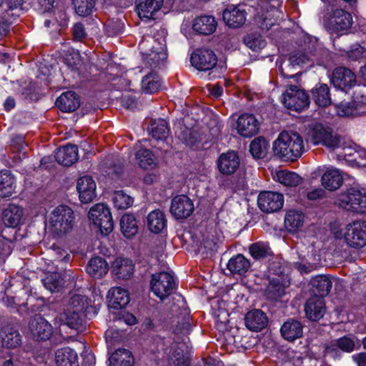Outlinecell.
Here are the masks:
<instances>
[{"label": "cell", "mask_w": 366, "mask_h": 366, "mask_svg": "<svg viewBox=\"0 0 366 366\" xmlns=\"http://www.w3.org/2000/svg\"><path fill=\"white\" fill-rule=\"evenodd\" d=\"M29 326L34 337L38 341L43 342L52 336L53 328L42 316L36 315L33 317L30 321Z\"/></svg>", "instance_id": "cell-10"}, {"label": "cell", "mask_w": 366, "mask_h": 366, "mask_svg": "<svg viewBox=\"0 0 366 366\" xmlns=\"http://www.w3.org/2000/svg\"><path fill=\"white\" fill-rule=\"evenodd\" d=\"M269 323L265 312L260 310H253L246 318V326L251 331L260 332L266 328Z\"/></svg>", "instance_id": "cell-17"}, {"label": "cell", "mask_w": 366, "mask_h": 366, "mask_svg": "<svg viewBox=\"0 0 366 366\" xmlns=\"http://www.w3.org/2000/svg\"><path fill=\"white\" fill-rule=\"evenodd\" d=\"M258 203L262 211L274 212L283 208L284 198L281 194L277 192H262L259 196Z\"/></svg>", "instance_id": "cell-9"}, {"label": "cell", "mask_w": 366, "mask_h": 366, "mask_svg": "<svg viewBox=\"0 0 366 366\" xmlns=\"http://www.w3.org/2000/svg\"><path fill=\"white\" fill-rule=\"evenodd\" d=\"M73 5L78 15L87 16L94 8L95 0H73Z\"/></svg>", "instance_id": "cell-47"}, {"label": "cell", "mask_w": 366, "mask_h": 366, "mask_svg": "<svg viewBox=\"0 0 366 366\" xmlns=\"http://www.w3.org/2000/svg\"><path fill=\"white\" fill-rule=\"evenodd\" d=\"M148 132L155 139L164 140L168 136L169 128L165 120L162 119H155L150 123Z\"/></svg>", "instance_id": "cell-29"}, {"label": "cell", "mask_w": 366, "mask_h": 366, "mask_svg": "<svg viewBox=\"0 0 366 366\" xmlns=\"http://www.w3.org/2000/svg\"><path fill=\"white\" fill-rule=\"evenodd\" d=\"M137 163L143 169H153L155 167V157L151 152L141 150L137 153Z\"/></svg>", "instance_id": "cell-45"}, {"label": "cell", "mask_w": 366, "mask_h": 366, "mask_svg": "<svg viewBox=\"0 0 366 366\" xmlns=\"http://www.w3.org/2000/svg\"><path fill=\"white\" fill-rule=\"evenodd\" d=\"M345 1H346V2H352V1H354V0H345Z\"/></svg>", "instance_id": "cell-57"}, {"label": "cell", "mask_w": 366, "mask_h": 366, "mask_svg": "<svg viewBox=\"0 0 366 366\" xmlns=\"http://www.w3.org/2000/svg\"><path fill=\"white\" fill-rule=\"evenodd\" d=\"M1 341L3 347L15 348L21 344L22 338L17 330L12 328H5L2 330Z\"/></svg>", "instance_id": "cell-28"}, {"label": "cell", "mask_w": 366, "mask_h": 366, "mask_svg": "<svg viewBox=\"0 0 366 366\" xmlns=\"http://www.w3.org/2000/svg\"><path fill=\"white\" fill-rule=\"evenodd\" d=\"M223 19L227 26L232 28H238L243 26L246 19V13L237 8H229L223 13Z\"/></svg>", "instance_id": "cell-22"}, {"label": "cell", "mask_w": 366, "mask_h": 366, "mask_svg": "<svg viewBox=\"0 0 366 366\" xmlns=\"http://www.w3.org/2000/svg\"><path fill=\"white\" fill-rule=\"evenodd\" d=\"M123 319H124L125 322H126L127 324L130 325V326L136 324L137 322L135 316H134L133 314L129 313V312H127V313L124 314Z\"/></svg>", "instance_id": "cell-51"}, {"label": "cell", "mask_w": 366, "mask_h": 366, "mask_svg": "<svg viewBox=\"0 0 366 366\" xmlns=\"http://www.w3.org/2000/svg\"><path fill=\"white\" fill-rule=\"evenodd\" d=\"M217 22L211 16L199 17L194 21L193 29L196 32L204 35H210L215 31Z\"/></svg>", "instance_id": "cell-30"}, {"label": "cell", "mask_w": 366, "mask_h": 366, "mask_svg": "<svg viewBox=\"0 0 366 366\" xmlns=\"http://www.w3.org/2000/svg\"><path fill=\"white\" fill-rule=\"evenodd\" d=\"M343 178L336 171H328L322 178V185L327 190H337L342 185Z\"/></svg>", "instance_id": "cell-35"}, {"label": "cell", "mask_w": 366, "mask_h": 366, "mask_svg": "<svg viewBox=\"0 0 366 366\" xmlns=\"http://www.w3.org/2000/svg\"><path fill=\"white\" fill-rule=\"evenodd\" d=\"M363 346H364V347H365V348H366V338H365V339H364V340H363Z\"/></svg>", "instance_id": "cell-56"}, {"label": "cell", "mask_w": 366, "mask_h": 366, "mask_svg": "<svg viewBox=\"0 0 366 366\" xmlns=\"http://www.w3.org/2000/svg\"><path fill=\"white\" fill-rule=\"evenodd\" d=\"M112 272L120 280L130 279L134 273L133 262L129 259L119 258L112 265Z\"/></svg>", "instance_id": "cell-21"}, {"label": "cell", "mask_w": 366, "mask_h": 366, "mask_svg": "<svg viewBox=\"0 0 366 366\" xmlns=\"http://www.w3.org/2000/svg\"><path fill=\"white\" fill-rule=\"evenodd\" d=\"M44 287L52 292H60L63 288V279L58 273H51L42 280Z\"/></svg>", "instance_id": "cell-40"}, {"label": "cell", "mask_w": 366, "mask_h": 366, "mask_svg": "<svg viewBox=\"0 0 366 366\" xmlns=\"http://www.w3.org/2000/svg\"><path fill=\"white\" fill-rule=\"evenodd\" d=\"M250 252L253 258L255 259H260L264 258L267 253V248L265 245L262 243L253 244L250 248Z\"/></svg>", "instance_id": "cell-49"}, {"label": "cell", "mask_w": 366, "mask_h": 366, "mask_svg": "<svg viewBox=\"0 0 366 366\" xmlns=\"http://www.w3.org/2000/svg\"><path fill=\"white\" fill-rule=\"evenodd\" d=\"M337 346L342 351L347 352V353H351L353 351L355 347L354 343L351 339L348 338V337L340 338V340L337 341Z\"/></svg>", "instance_id": "cell-50"}, {"label": "cell", "mask_w": 366, "mask_h": 366, "mask_svg": "<svg viewBox=\"0 0 366 366\" xmlns=\"http://www.w3.org/2000/svg\"><path fill=\"white\" fill-rule=\"evenodd\" d=\"M355 361L358 362V365H366V354L365 353H361L358 354L355 357Z\"/></svg>", "instance_id": "cell-52"}, {"label": "cell", "mask_w": 366, "mask_h": 366, "mask_svg": "<svg viewBox=\"0 0 366 366\" xmlns=\"http://www.w3.org/2000/svg\"><path fill=\"white\" fill-rule=\"evenodd\" d=\"M160 87H161V80L155 73L148 74L142 80V90L146 93H155L160 90Z\"/></svg>", "instance_id": "cell-38"}, {"label": "cell", "mask_w": 366, "mask_h": 366, "mask_svg": "<svg viewBox=\"0 0 366 366\" xmlns=\"http://www.w3.org/2000/svg\"><path fill=\"white\" fill-rule=\"evenodd\" d=\"M361 74L362 76L366 79V65H364L363 67H362Z\"/></svg>", "instance_id": "cell-55"}, {"label": "cell", "mask_w": 366, "mask_h": 366, "mask_svg": "<svg viewBox=\"0 0 366 366\" xmlns=\"http://www.w3.org/2000/svg\"><path fill=\"white\" fill-rule=\"evenodd\" d=\"M22 4V0H8V5L10 8H18Z\"/></svg>", "instance_id": "cell-53"}, {"label": "cell", "mask_w": 366, "mask_h": 366, "mask_svg": "<svg viewBox=\"0 0 366 366\" xmlns=\"http://www.w3.org/2000/svg\"><path fill=\"white\" fill-rule=\"evenodd\" d=\"M77 190L79 193L80 201L83 203H90L95 198L96 185L90 177L80 178L77 185Z\"/></svg>", "instance_id": "cell-12"}, {"label": "cell", "mask_w": 366, "mask_h": 366, "mask_svg": "<svg viewBox=\"0 0 366 366\" xmlns=\"http://www.w3.org/2000/svg\"><path fill=\"white\" fill-rule=\"evenodd\" d=\"M108 263L101 258L92 259L87 267V273L95 278H103L108 272Z\"/></svg>", "instance_id": "cell-31"}, {"label": "cell", "mask_w": 366, "mask_h": 366, "mask_svg": "<svg viewBox=\"0 0 366 366\" xmlns=\"http://www.w3.org/2000/svg\"><path fill=\"white\" fill-rule=\"evenodd\" d=\"M194 210L193 203L187 196H178L173 200L170 211L177 218H187Z\"/></svg>", "instance_id": "cell-11"}, {"label": "cell", "mask_w": 366, "mask_h": 366, "mask_svg": "<svg viewBox=\"0 0 366 366\" xmlns=\"http://www.w3.org/2000/svg\"><path fill=\"white\" fill-rule=\"evenodd\" d=\"M333 81L334 85L338 88L347 90L354 86L356 78L349 69L339 67L334 70Z\"/></svg>", "instance_id": "cell-13"}, {"label": "cell", "mask_w": 366, "mask_h": 366, "mask_svg": "<svg viewBox=\"0 0 366 366\" xmlns=\"http://www.w3.org/2000/svg\"><path fill=\"white\" fill-rule=\"evenodd\" d=\"M148 227L154 233H160L165 226V216L160 210H155L148 216Z\"/></svg>", "instance_id": "cell-37"}, {"label": "cell", "mask_w": 366, "mask_h": 366, "mask_svg": "<svg viewBox=\"0 0 366 366\" xmlns=\"http://www.w3.org/2000/svg\"><path fill=\"white\" fill-rule=\"evenodd\" d=\"M22 216V208L15 205H10L3 213V221L7 226L14 228L20 222Z\"/></svg>", "instance_id": "cell-32"}, {"label": "cell", "mask_w": 366, "mask_h": 366, "mask_svg": "<svg viewBox=\"0 0 366 366\" xmlns=\"http://www.w3.org/2000/svg\"><path fill=\"white\" fill-rule=\"evenodd\" d=\"M250 262L242 255L234 257L228 262V267L233 274L243 275L249 269Z\"/></svg>", "instance_id": "cell-36"}, {"label": "cell", "mask_w": 366, "mask_h": 366, "mask_svg": "<svg viewBox=\"0 0 366 366\" xmlns=\"http://www.w3.org/2000/svg\"><path fill=\"white\" fill-rule=\"evenodd\" d=\"M240 164L237 155L234 152L225 153L219 159L218 167L219 171L225 175L233 174L237 170Z\"/></svg>", "instance_id": "cell-20"}, {"label": "cell", "mask_w": 366, "mask_h": 366, "mask_svg": "<svg viewBox=\"0 0 366 366\" xmlns=\"http://www.w3.org/2000/svg\"><path fill=\"white\" fill-rule=\"evenodd\" d=\"M237 131L245 137H252L258 133L259 123L255 116L245 114L237 120Z\"/></svg>", "instance_id": "cell-14"}, {"label": "cell", "mask_w": 366, "mask_h": 366, "mask_svg": "<svg viewBox=\"0 0 366 366\" xmlns=\"http://www.w3.org/2000/svg\"><path fill=\"white\" fill-rule=\"evenodd\" d=\"M56 160L64 166L72 165L78 159V150L76 146L69 144L63 146L57 151Z\"/></svg>", "instance_id": "cell-24"}, {"label": "cell", "mask_w": 366, "mask_h": 366, "mask_svg": "<svg viewBox=\"0 0 366 366\" xmlns=\"http://www.w3.org/2000/svg\"><path fill=\"white\" fill-rule=\"evenodd\" d=\"M283 103L285 108L292 111L301 112L308 108L310 101L307 94L298 87H287L283 94Z\"/></svg>", "instance_id": "cell-4"}, {"label": "cell", "mask_w": 366, "mask_h": 366, "mask_svg": "<svg viewBox=\"0 0 366 366\" xmlns=\"http://www.w3.org/2000/svg\"><path fill=\"white\" fill-rule=\"evenodd\" d=\"M244 42L250 49L253 51H260L266 45V41L258 33L248 34L244 37Z\"/></svg>", "instance_id": "cell-42"}, {"label": "cell", "mask_w": 366, "mask_h": 366, "mask_svg": "<svg viewBox=\"0 0 366 366\" xmlns=\"http://www.w3.org/2000/svg\"><path fill=\"white\" fill-rule=\"evenodd\" d=\"M113 201L116 208L119 210H126L133 205L134 200L125 192L118 191L114 194Z\"/></svg>", "instance_id": "cell-48"}, {"label": "cell", "mask_w": 366, "mask_h": 366, "mask_svg": "<svg viewBox=\"0 0 366 366\" xmlns=\"http://www.w3.org/2000/svg\"><path fill=\"white\" fill-rule=\"evenodd\" d=\"M120 228L123 235L128 238H131L137 231L136 219L131 215L123 216L120 221Z\"/></svg>", "instance_id": "cell-39"}, {"label": "cell", "mask_w": 366, "mask_h": 366, "mask_svg": "<svg viewBox=\"0 0 366 366\" xmlns=\"http://www.w3.org/2000/svg\"><path fill=\"white\" fill-rule=\"evenodd\" d=\"M217 59L213 52L206 49H200L194 52L191 58V63L198 70H208L215 67Z\"/></svg>", "instance_id": "cell-8"}, {"label": "cell", "mask_w": 366, "mask_h": 366, "mask_svg": "<svg viewBox=\"0 0 366 366\" xmlns=\"http://www.w3.org/2000/svg\"><path fill=\"white\" fill-rule=\"evenodd\" d=\"M346 239L352 247L360 248L366 245V223L356 221L348 226Z\"/></svg>", "instance_id": "cell-6"}, {"label": "cell", "mask_w": 366, "mask_h": 366, "mask_svg": "<svg viewBox=\"0 0 366 366\" xmlns=\"http://www.w3.org/2000/svg\"><path fill=\"white\" fill-rule=\"evenodd\" d=\"M278 178L280 183L286 186L296 187L302 181L301 177L290 171H280L278 173Z\"/></svg>", "instance_id": "cell-44"}, {"label": "cell", "mask_w": 366, "mask_h": 366, "mask_svg": "<svg viewBox=\"0 0 366 366\" xmlns=\"http://www.w3.org/2000/svg\"><path fill=\"white\" fill-rule=\"evenodd\" d=\"M0 186H1L0 192H1L2 198H8L15 192L16 179L14 175L10 171H2Z\"/></svg>", "instance_id": "cell-26"}, {"label": "cell", "mask_w": 366, "mask_h": 366, "mask_svg": "<svg viewBox=\"0 0 366 366\" xmlns=\"http://www.w3.org/2000/svg\"><path fill=\"white\" fill-rule=\"evenodd\" d=\"M91 222L98 226L102 235H108L113 230V221L110 210L106 205H94L89 212Z\"/></svg>", "instance_id": "cell-3"}, {"label": "cell", "mask_w": 366, "mask_h": 366, "mask_svg": "<svg viewBox=\"0 0 366 366\" xmlns=\"http://www.w3.org/2000/svg\"><path fill=\"white\" fill-rule=\"evenodd\" d=\"M80 101L79 96L73 92L63 93L56 102V106L62 112L76 111L79 108Z\"/></svg>", "instance_id": "cell-23"}, {"label": "cell", "mask_w": 366, "mask_h": 366, "mask_svg": "<svg viewBox=\"0 0 366 366\" xmlns=\"http://www.w3.org/2000/svg\"><path fill=\"white\" fill-rule=\"evenodd\" d=\"M325 312L326 304L321 298L312 296L305 304V314L310 321H319L324 315Z\"/></svg>", "instance_id": "cell-16"}, {"label": "cell", "mask_w": 366, "mask_h": 366, "mask_svg": "<svg viewBox=\"0 0 366 366\" xmlns=\"http://www.w3.org/2000/svg\"><path fill=\"white\" fill-rule=\"evenodd\" d=\"M174 286V280L168 273H158L152 278V290L159 298H165L168 296L173 292Z\"/></svg>", "instance_id": "cell-7"}, {"label": "cell", "mask_w": 366, "mask_h": 366, "mask_svg": "<svg viewBox=\"0 0 366 366\" xmlns=\"http://www.w3.org/2000/svg\"><path fill=\"white\" fill-rule=\"evenodd\" d=\"M332 284L325 276H318L312 278L309 283V292L315 297L323 298L329 294Z\"/></svg>", "instance_id": "cell-18"}, {"label": "cell", "mask_w": 366, "mask_h": 366, "mask_svg": "<svg viewBox=\"0 0 366 366\" xmlns=\"http://www.w3.org/2000/svg\"><path fill=\"white\" fill-rule=\"evenodd\" d=\"M250 150L254 158L258 159L264 158L269 151L267 141L264 137H258L251 142Z\"/></svg>", "instance_id": "cell-41"}, {"label": "cell", "mask_w": 366, "mask_h": 366, "mask_svg": "<svg viewBox=\"0 0 366 366\" xmlns=\"http://www.w3.org/2000/svg\"><path fill=\"white\" fill-rule=\"evenodd\" d=\"M110 363L113 366L133 365L134 364L133 355L127 350L119 349L110 357Z\"/></svg>", "instance_id": "cell-34"}, {"label": "cell", "mask_w": 366, "mask_h": 366, "mask_svg": "<svg viewBox=\"0 0 366 366\" xmlns=\"http://www.w3.org/2000/svg\"><path fill=\"white\" fill-rule=\"evenodd\" d=\"M163 0H137L136 8L142 18L151 19L161 9Z\"/></svg>", "instance_id": "cell-19"}, {"label": "cell", "mask_w": 366, "mask_h": 366, "mask_svg": "<svg viewBox=\"0 0 366 366\" xmlns=\"http://www.w3.org/2000/svg\"><path fill=\"white\" fill-rule=\"evenodd\" d=\"M331 23L337 30H346L351 28L353 19L350 14L344 10H337L331 17Z\"/></svg>", "instance_id": "cell-33"}, {"label": "cell", "mask_w": 366, "mask_h": 366, "mask_svg": "<svg viewBox=\"0 0 366 366\" xmlns=\"http://www.w3.org/2000/svg\"><path fill=\"white\" fill-rule=\"evenodd\" d=\"M280 332L284 339L288 341H294L302 336L303 328L298 321H290L284 323Z\"/></svg>", "instance_id": "cell-27"}, {"label": "cell", "mask_w": 366, "mask_h": 366, "mask_svg": "<svg viewBox=\"0 0 366 366\" xmlns=\"http://www.w3.org/2000/svg\"><path fill=\"white\" fill-rule=\"evenodd\" d=\"M74 213L68 207L61 205L53 212L51 224L53 229L58 234L68 233L74 223Z\"/></svg>", "instance_id": "cell-2"}, {"label": "cell", "mask_w": 366, "mask_h": 366, "mask_svg": "<svg viewBox=\"0 0 366 366\" xmlns=\"http://www.w3.org/2000/svg\"><path fill=\"white\" fill-rule=\"evenodd\" d=\"M313 97L315 103L320 106H328L330 103L329 89L326 85H321L314 91Z\"/></svg>", "instance_id": "cell-46"}, {"label": "cell", "mask_w": 366, "mask_h": 366, "mask_svg": "<svg viewBox=\"0 0 366 366\" xmlns=\"http://www.w3.org/2000/svg\"><path fill=\"white\" fill-rule=\"evenodd\" d=\"M107 301L109 306L113 309L124 308L130 302V296L128 291L121 287H112L109 291Z\"/></svg>", "instance_id": "cell-15"}, {"label": "cell", "mask_w": 366, "mask_h": 366, "mask_svg": "<svg viewBox=\"0 0 366 366\" xmlns=\"http://www.w3.org/2000/svg\"><path fill=\"white\" fill-rule=\"evenodd\" d=\"M321 194H323V191L321 190H315L312 192L311 193L308 194V198L310 199H317L321 196Z\"/></svg>", "instance_id": "cell-54"}, {"label": "cell", "mask_w": 366, "mask_h": 366, "mask_svg": "<svg viewBox=\"0 0 366 366\" xmlns=\"http://www.w3.org/2000/svg\"><path fill=\"white\" fill-rule=\"evenodd\" d=\"M343 208L356 212H366V191L362 189H351L341 197Z\"/></svg>", "instance_id": "cell-5"}, {"label": "cell", "mask_w": 366, "mask_h": 366, "mask_svg": "<svg viewBox=\"0 0 366 366\" xmlns=\"http://www.w3.org/2000/svg\"><path fill=\"white\" fill-rule=\"evenodd\" d=\"M55 360L59 365L75 366L79 364L76 352L69 348L58 350L55 355Z\"/></svg>", "instance_id": "cell-25"}, {"label": "cell", "mask_w": 366, "mask_h": 366, "mask_svg": "<svg viewBox=\"0 0 366 366\" xmlns=\"http://www.w3.org/2000/svg\"><path fill=\"white\" fill-rule=\"evenodd\" d=\"M274 151L284 160H296L303 153V140L296 132L284 131L275 142Z\"/></svg>", "instance_id": "cell-1"}, {"label": "cell", "mask_w": 366, "mask_h": 366, "mask_svg": "<svg viewBox=\"0 0 366 366\" xmlns=\"http://www.w3.org/2000/svg\"><path fill=\"white\" fill-rule=\"evenodd\" d=\"M303 214L299 211H290L285 216V225L287 230H298L301 228L303 223Z\"/></svg>", "instance_id": "cell-43"}]
</instances>
